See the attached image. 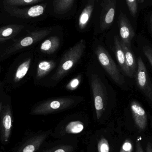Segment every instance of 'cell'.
Instances as JSON below:
<instances>
[{
  "label": "cell",
  "instance_id": "cell-13",
  "mask_svg": "<svg viewBox=\"0 0 152 152\" xmlns=\"http://www.w3.org/2000/svg\"><path fill=\"white\" fill-rule=\"evenodd\" d=\"M114 47L117 60L123 72L129 77H133L134 75L129 70L126 62L125 53L121 46V42L118 36L114 37Z\"/></svg>",
  "mask_w": 152,
  "mask_h": 152
},
{
  "label": "cell",
  "instance_id": "cell-9",
  "mask_svg": "<svg viewBox=\"0 0 152 152\" xmlns=\"http://www.w3.org/2000/svg\"><path fill=\"white\" fill-rule=\"evenodd\" d=\"M119 27L121 41L131 49V42L135 35L134 31L128 19L122 12L119 17Z\"/></svg>",
  "mask_w": 152,
  "mask_h": 152
},
{
  "label": "cell",
  "instance_id": "cell-8",
  "mask_svg": "<svg viewBox=\"0 0 152 152\" xmlns=\"http://www.w3.org/2000/svg\"><path fill=\"white\" fill-rule=\"evenodd\" d=\"M100 16V28L102 31L108 29L112 25L116 9V0H103Z\"/></svg>",
  "mask_w": 152,
  "mask_h": 152
},
{
  "label": "cell",
  "instance_id": "cell-29",
  "mask_svg": "<svg viewBox=\"0 0 152 152\" xmlns=\"http://www.w3.org/2000/svg\"><path fill=\"white\" fill-rule=\"evenodd\" d=\"M135 148L136 152H144L141 142L139 140H137L136 142Z\"/></svg>",
  "mask_w": 152,
  "mask_h": 152
},
{
  "label": "cell",
  "instance_id": "cell-1",
  "mask_svg": "<svg viewBox=\"0 0 152 152\" xmlns=\"http://www.w3.org/2000/svg\"><path fill=\"white\" fill-rule=\"evenodd\" d=\"M86 47V42L81 39L70 48L62 57L59 66L51 79L58 81L64 77L80 59Z\"/></svg>",
  "mask_w": 152,
  "mask_h": 152
},
{
  "label": "cell",
  "instance_id": "cell-25",
  "mask_svg": "<svg viewBox=\"0 0 152 152\" xmlns=\"http://www.w3.org/2000/svg\"><path fill=\"white\" fill-rule=\"evenodd\" d=\"M81 80V76L79 75L71 80L66 86V88L69 91L76 90L80 85Z\"/></svg>",
  "mask_w": 152,
  "mask_h": 152
},
{
  "label": "cell",
  "instance_id": "cell-26",
  "mask_svg": "<svg viewBox=\"0 0 152 152\" xmlns=\"http://www.w3.org/2000/svg\"><path fill=\"white\" fill-rule=\"evenodd\" d=\"M126 1L130 14L133 17H135L137 12V0H126Z\"/></svg>",
  "mask_w": 152,
  "mask_h": 152
},
{
  "label": "cell",
  "instance_id": "cell-34",
  "mask_svg": "<svg viewBox=\"0 0 152 152\" xmlns=\"http://www.w3.org/2000/svg\"><path fill=\"white\" fill-rule=\"evenodd\" d=\"M138 1L139 2L142 3V0H138Z\"/></svg>",
  "mask_w": 152,
  "mask_h": 152
},
{
  "label": "cell",
  "instance_id": "cell-30",
  "mask_svg": "<svg viewBox=\"0 0 152 152\" xmlns=\"http://www.w3.org/2000/svg\"><path fill=\"white\" fill-rule=\"evenodd\" d=\"M146 152H152V145L151 142H148L146 145Z\"/></svg>",
  "mask_w": 152,
  "mask_h": 152
},
{
  "label": "cell",
  "instance_id": "cell-37",
  "mask_svg": "<svg viewBox=\"0 0 152 152\" xmlns=\"http://www.w3.org/2000/svg\"><path fill=\"white\" fill-rule=\"evenodd\" d=\"M0 86H1V84H0Z\"/></svg>",
  "mask_w": 152,
  "mask_h": 152
},
{
  "label": "cell",
  "instance_id": "cell-27",
  "mask_svg": "<svg viewBox=\"0 0 152 152\" xmlns=\"http://www.w3.org/2000/svg\"><path fill=\"white\" fill-rule=\"evenodd\" d=\"M133 145L130 140L126 139L123 143L119 152H133Z\"/></svg>",
  "mask_w": 152,
  "mask_h": 152
},
{
  "label": "cell",
  "instance_id": "cell-28",
  "mask_svg": "<svg viewBox=\"0 0 152 152\" xmlns=\"http://www.w3.org/2000/svg\"><path fill=\"white\" fill-rule=\"evenodd\" d=\"M143 52L152 66V47L149 45L144 46Z\"/></svg>",
  "mask_w": 152,
  "mask_h": 152
},
{
  "label": "cell",
  "instance_id": "cell-17",
  "mask_svg": "<svg viewBox=\"0 0 152 152\" xmlns=\"http://www.w3.org/2000/svg\"><path fill=\"white\" fill-rule=\"evenodd\" d=\"M75 0H53V12L57 14H64L71 9Z\"/></svg>",
  "mask_w": 152,
  "mask_h": 152
},
{
  "label": "cell",
  "instance_id": "cell-19",
  "mask_svg": "<svg viewBox=\"0 0 152 152\" xmlns=\"http://www.w3.org/2000/svg\"><path fill=\"white\" fill-rule=\"evenodd\" d=\"M121 42L122 49L125 53L127 65L132 74L134 75L135 74H136L137 69V65L134 56L132 51L131 50V49L127 47L125 44L121 42Z\"/></svg>",
  "mask_w": 152,
  "mask_h": 152
},
{
  "label": "cell",
  "instance_id": "cell-2",
  "mask_svg": "<svg viewBox=\"0 0 152 152\" xmlns=\"http://www.w3.org/2000/svg\"><path fill=\"white\" fill-rule=\"evenodd\" d=\"M91 85L96 118L99 120L106 110L107 101L106 89L102 81L96 74L91 76Z\"/></svg>",
  "mask_w": 152,
  "mask_h": 152
},
{
  "label": "cell",
  "instance_id": "cell-10",
  "mask_svg": "<svg viewBox=\"0 0 152 152\" xmlns=\"http://www.w3.org/2000/svg\"><path fill=\"white\" fill-rule=\"evenodd\" d=\"M50 134L51 131H48L30 137L18 148L17 152H36Z\"/></svg>",
  "mask_w": 152,
  "mask_h": 152
},
{
  "label": "cell",
  "instance_id": "cell-36",
  "mask_svg": "<svg viewBox=\"0 0 152 152\" xmlns=\"http://www.w3.org/2000/svg\"><path fill=\"white\" fill-rule=\"evenodd\" d=\"M0 152H2L1 151H0Z\"/></svg>",
  "mask_w": 152,
  "mask_h": 152
},
{
  "label": "cell",
  "instance_id": "cell-14",
  "mask_svg": "<svg viewBox=\"0 0 152 152\" xmlns=\"http://www.w3.org/2000/svg\"><path fill=\"white\" fill-rule=\"evenodd\" d=\"M24 26L20 25H10L0 28V43L10 40L21 32Z\"/></svg>",
  "mask_w": 152,
  "mask_h": 152
},
{
  "label": "cell",
  "instance_id": "cell-15",
  "mask_svg": "<svg viewBox=\"0 0 152 152\" xmlns=\"http://www.w3.org/2000/svg\"><path fill=\"white\" fill-rule=\"evenodd\" d=\"M60 45V38L56 36H53L42 43L40 46V50L44 53L53 54L58 50Z\"/></svg>",
  "mask_w": 152,
  "mask_h": 152
},
{
  "label": "cell",
  "instance_id": "cell-24",
  "mask_svg": "<svg viewBox=\"0 0 152 152\" xmlns=\"http://www.w3.org/2000/svg\"><path fill=\"white\" fill-rule=\"evenodd\" d=\"M98 152H110V146L109 142L106 138L102 137L97 144Z\"/></svg>",
  "mask_w": 152,
  "mask_h": 152
},
{
  "label": "cell",
  "instance_id": "cell-4",
  "mask_svg": "<svg viewBox=\"0 0 152 152\" xmlns=\"http://www.w3.org/2000/svg\"><path fill=\"white\" fill-rule=\"evenodd\" d=\"M95 53L100 64L114 82L120 86L123 85L125 83L124 77L107 50L99 45L96 49Z\"/></svg>",
  "mask_w": 152,
  "mask_h": 152
},
{
  "label": "cell",
  "instance_id": "cell-23",
  "mask_svg": "<svg viewBox=\"0 0 152 152\" xmlns=\"http://www.w3.org/2000/svg\"><path fill=\"white\" fill-rule=\"evenodd\" d=\"M74 147L69 145H62L45 150L42 152H73Z\"/></svg>",
  "mask_w": 152,
  "mask_h": 152
},
{
  "label": "cell",
  "instance_id": "cell-12",
  "mask_svg": "<svg viewBox=\"0 0 152 152\" xmlns=\"http://www.w3.org/2000/svg\"><path fill=\"white\" fill-rule=\"evenodd\" d=\"M12 127V116L10 108L5 106L1 121V138L4 142H7L10 139Z\"/></svg>",
  "mask_w": 152,
  "mask_h": 152
},
{
  "label": "cell",
  "instance_id": "cell-6",
  "mask_svg": "<svg viewBox=\"0 0 152 152\" xmlns=\"http://www.w3.org/2000/svg\"><path fill=\"white\" fill-rule=\"evenodd\" d=\"M46 5V4H38L23 9H20L16 6L5 5L4 9L12 17L28 19L36 18L42 15L45 11Z\"/></svg>",
  "mask_w": 152,
  "mask_h": 152
},
{
  "label": "cell",
  "instance_id": "cell-11",
  "mask_svg": "<svg viewBox=\"0 0 152 152\" xmlns=\"http://www.w3.org/2000/svg\"><path fill=\"white\" fill-rule=\"evenodd\" d=\"M133 118L137 127L140 132L146 129L147 126V116L146 112L141 104L134 101L130 104Z\"/></svg>",
  "mask_w": 152,
  "mask_h": 152
},
{
  "label": "cell",
  "instance_id": "cell-33",
  "mask_svg": "<svg viewBox=\"0 0 152 152\" xmlns=\"http://www.w3.org/2000/svg\"><path fill=\"white\" fill-rule=\"evenodd\" d=\"M151 126L152 127V117H151Z\"/></svg>",
  "mask_w": 152,
  "mask_h": 152
},
{
  "label": "cell",
  "instance_id": "cell-22",
  "mask_svg": "<svg viewBox=\"0 0 152 152\" xmlns=\"http://www.w3.org/2000/svg\"><path fill=\"white\" fill-rule=\"evenodd\" d=\"M44 0H4V4L8 6H17L34 4Z\"/></svg>",
  "mask_w": 152,
  "mask_h": 152
},
{
  "label": "cell",
  "instance_id": "cell-21",
  "mask_svg": "<svg viewBox=\"0 0 152 152\" xmlns=\"http://www.w3.org/2000/svg\"><path fill=\"white\" fill-rule=\"evenodd\" d=\"M84 128V124L79 121H71L67 125L66 131L69 134H78Z\"/></svg>",
  "mask_w": 152,
  "mask_h": 152
},
{
  "label": "cell",
  "instance_id": "cell-31",
  "mask_svg": "<svg viewBox=\"0 0 152 152\" xmlns=\"http://www.w3.org/2000/svg\"><path fill=\"white\" fill-rule=\"evenodd\" d=\"M150 23H151V29L152 33V14L151 15V18H150Z\"/></svg>",
  "mask_w": 152,
  "mask_h": 152
},
{
  "label": "cell",
  "instance_id": "cell-20",
  "mask_svg": "<svg viewBox=\"0 0 152 152\" xmlns=\"http://www.w3.org/2000/svg\"><path fill=\"white\" fill-rule=\"evenodd\" d=\"M31 62V59L29 58L20 65L15 72L13 79L14 82H18L20 81L26 76L30 67Z\"/></svg>",
  "mask_w": 152,
  "mask_h": 152
},
{
  "label": "cell",
  "instance_id": "cell-35",
  "mask_svg": "<svg viewBox=\"0 0 152 152\" xmlns=\"http://www.w3.org/2000/svg\"><path fill=\"white\" fill-rule=\"evenodd\" d=\"M145 1V0H142V3L144 1Z\"/></svg>",
  "mask_w": 152,
  "mask_h": 152
},
{
  "label": "cell",
  "instance_id": "cell-16",
  "mask_svg": "<svg viewBox=\"0 0 152 152\" xmlns=\"http://www.w3.org/2000/svg\"><path fill=\"white\" fill-rule=\"evenodd\" d=\"M56 66L53 61H42L38 64L37 70L36 77L38 79L42 78L52 71Z\"/></svg>",
  "mask_w": 152,
  "mask_h": 152
},
{
  "label": "cell",
  "instance_id": "cell-18",
  "mask_svg": "<svg viewBox=\"0 0 152 152\" xmlns=\"http://www.w3.org/2000/svg\"><path fill=\"white\" fill-rule=\"evenodd\" d=\"M93 4L88 3L86 5L79 16L78 26L80 29H84L87 26L94 10Z\"/></svg>",
  "mask_w": 152,
  "mask_h": 152
},
{
  "label": "cell",
  "instance_id": "cell-3",
  "mask_svg": "<svg viewBox=\"0 0 152 152\" xmlns=\"http://www.w3.org/2000/svg\"><path fill=\"white\" fill-rule=\"evenodd\" d=\"M74 99L61 97L50 99L41 103L31 112L34 115H46L61 111L72 106L75 103Z\"/></svg>",
  "mask_w": 152,
  "mask_h": 152
},
{
  "label": "cell",
  "instance_id": "cell-7",
  "mask_svg": "<svg viewBox=\"0 0 152 152\" xmlns=\"http://www.w3.org/2000/svg\"><path fill=\"white\" fill-rule=\"evenodd\" d=\"M51 32V30L50 29H45L30 33L15 43L13 46L7 51V53H12L13 52L30 46L43 39L50 34Z\"/></svg>",
  "mask_w": 152,
  "mask_h": 152
},
{
  "label": "cell",
  "instance_id": "cell-5",
  "mask_svg": "<svg viewBox=\"0 0 152 152\" xmlns=\"http://www.w3.org/2000/svg\"><path fill=\"white\" fill-rule=\"evenodd\" d=\"M137 84L139 88L152 103V83L147 73L146 66L141 57L137 61Z\"/></svg>",
  "mask_w": 152,
  "mask_h": 152
},
{
  "label": "cell",
  "instance_id": "cell-32",
  "mask_svg": "<svg viewBox=\"0 0 152 152\" xmlns=\"http://www.w3.org/2000/svg\"><path fill=\"white\" fill-rule=\"evenodd\" d=\"M2 105V104L0 102V115H1V111Z\"/></svg>",
  "mask_w": 152,
  "mask_h": 152
}]
</instances>
